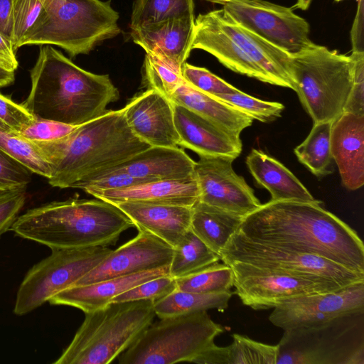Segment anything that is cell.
<instances>
[{"instance_id": "cell-11", "label": "cell", "mask_w": 364, "mask_h": 364, "mask_svg": "<svg viewBox=\"0 0 364 364\" xmlns=\"http://www.w3.org/2000/svg\"><path fill=\"white\" fill-rule=\"evenodd\" d=\"M26 273L16 293L14 313L26 315L59 292L73 287L112 250L107 247L51 249Z\"/></svg>"}, {"instance_id": "cell-46", "label": "cell", "mask_w": 364, "mask_h": 364, "mask_svg": "<svg viewBox=\"0 0 364 364\" xmlns=\"http://www.w3.org/2000/svg\"><path fill=\"white\" fill-rule=\"evenodd\" d=\"M35 117L21 105L0 92V122L14 132H18Z\"/></svg>"}, {"instance_id": "cell-2", "label": "cell", "mask_w": 364, "mask_h": 364, "mask_svg": "<svg viewBox=\"0 0 364 364\" xmlns=\"http://www.w3.org/2000/svg\"><path fill=\"white\" fill-rule=\"evenodd\" d=\"M30 77V92L21 104L38 119L80 125L119 98L108 75L83 70L50 45L41 47Z\"/></svg>"}, {"instance_id": "cell-1", "label": "cell", "mask_w": 364, "mask_h": 364, "mask_svg": "<svg viewBox=\"0 0 364 364\" xmlns=\"http://www.w3.org/2000/svg\"><path fill=\"white\" fill-rule=\"evenodd\" d=\"M319 200H269L246 215L237 232L264 245L320 256L364 274L357 232Z\"/></svg>"}, {"instance_id": "cell-51", "label": "cell", "mask_w": 364, "mask_h": 364, "mask_svg": "<svg viewBox=\"0 0 364 364\" xmlns=\"http://www.w3.org/2000/svg\"><path fill=\"white\" fill-rule=\"evenodd\" d=\"M312 0H297L296 4L291 8L306 10L309 9Z\"/></svg>"}, {"instance_id": "cell-38", "label": "cell", "mask_w": 364, "mask_h": 364, "mask_svg": "<svg viewBox=\"0 0 364 364\" xmlns=\"http://www.w3.org/2000/svg\"><path fill=\"white\" fill-rule=\"evenodd\" d=\"M50 0H12V43L16 51Z\"/></svg>"}, {"instance_id": "cell-29", "label": "cell", "mask_w": 364, "mask_h": 364, "mask_svg": "<svg viewBox=\"0 0 364 364\" xmlns=\"http://www.w3.org/2000/svg\"><path fill=\"white\" fill-rule=\"evenodd\" d=\"M232 342L225 347L213 343L191 363L198 364H276L277 346L254 341L235 333Z\"/></svg>"}, {"instance_id": "cell-43", "label": "cell", "mask_w": 364, "mask_h": 364, "mask_svg": "<svg viewBox=\"0 0 364 364\" xmlns=\"http://www.w3.org/2000/svg\"><path fill=\"white\" fill-rule=\"evenodd\" d=\"M32 172L0 149V190L27 187Z\"/></svg>"}, {"instance_id": "cell-7", "label": "cell", "mask_w": 364, "mask_h": 364, "mask_svg": "<svg viewBox=\"0 0 364 364\" xmlns=\"http://www.w3.org/2000/svg\"><path fill=\"white\" fill-rule=\"evenodd\" d=\"M118 20L110 0H50L20 47L57 46L75 58L117 36Z\"/></svg>"}, {"instance_id": "cell-12", "label": "cell", "mask_w": 364, "mask_h": 364, "mask_svg": "<svg viewBox=\"0 0 364 364\" xmlns=\"http://www.w3.org/2000/svg\"><path fill=\"white\" fill-rule=\"evenodd\" d=\"M220 259L224 263L240 262L295 277L331 282L341 287L364 282V274L326 258L256 242L237 231L221 250Z\"/></svg>"}, {"instance_id": "cell-13", "label": "cell", "mask_w": 364, "mask_h": 364, "mask_svg": "<svg viewBox=\"0 0 364 364\" xmlns=\"http://www.w3.org/2000/svg\"><path fill=\"white\" fill-rule=\"evenodd\" d=\"M233 272L235 294L243 304L255 310L274 309L299 296L330 292L346 287L284 272L257 267L240 262H228Z\"/></svg>"}, {"instance_id": "cell-42", "label": "cell", "mask_w": 364, "mask_h": 364, "mask_svg": "<svg viewBox=\"0 0 364 364\" xmlns=\"http://www.w3.org/2000/svg\"><path fill=\"white\" fill-rule=\"evenodd\" d=\"M77 126L35 117L17 133L34 141L50 142L66 136Z\"/></svg>"}, {"instance_id": "cell-18", "label": "cell", "mask_w": 364, "mask_h": 364, "mask_svg": "<svg viewBox=\"0 0 364 364\" xmlns=\"http://www.w3.org/2000/svg\"><path fill=\"white\" fill-rule=\"evenodd\" d=\"M127 122L132 132L151 146H178L173 104L153 90L135 95L124 107Z\"/></svg>"}, {"instance_id": "cell-41", "label": "cell", "mask_w": 364, "mask_h": 364, "mask_svg": "<svg viewBox=\"0 0 364 364\" xmlns=\"http://www.w3.org/2000/svg\"><path fill=\"white\" fill-rule=\"evenodd\" d=\"M144 183L146 182L132 176L123 170L110 168L92 177L77 181L71 188L82 189L90 193L92 191L119 189Z\"/></svg>"}, {"instance_id": "cell-5", "label": "cell", "mask_w": 364, "mask_h": 364, "mask_svg": "<svg viewBox=\"0 0 364 364\" xmlns=\"http://www.w3.org/2000/svg\"><path fill=\"white\" fill-rule=\"evenodd\" d=\"M205 50L237 73L280 87L290 80L291 55L235 21L223 8L195 18L191 50Z\"/></svg>"}, {"instance_id": "cell-34", "label": "cell", "mask_w": 364, "mask_h": 364, "mask_svg": "<svg viewBox=\"0 0 364 364\" xmlns=\"http://www.w3.org/2000/svg\"><path fill=\"white\" fill-rule=\"evenodd\" d=\"M0 149L24 165L33 173L47 179L51 176L50 166L37 144L1 125Z\"/></svg>"}, {"instance_id": "cell-16", "label": "cell", "mask_w": 364, "mask_h": 364, "mask_svg": "<svg viewBox=\"0 0 364 364\" xmlns=\"http://www.w3.org/2000/svg\"><path fill=\"white\" fill-rule=\"evenodd\" d=\"M234 160L220 156H199L195 164L198 200L245 218L262 203L244 178L234 171Z\"/></svg>"}, {"instance_id": "cell-20", "label": "cell", "mask_w": 364, "mask_h": 364, "mask_svg": "<svg viewBox=\"0 0 364 364\" xmlns=\"http://www.w3.org/2000/svg\"><path fill=\"white\" fill-rule=\"evenodd\" d=\"M173 104L175 127L178 146L198 156H220L237 158L242 149L240 136L231 134L198 113Z\"/></svg>"}, {"instance_id": "cell-36", "label": "cell", "mask_w": 364, "mask_h": 364, "mask_svg": "<svg viewBox=\"0 0 364 364\" xmlns=\"http://www.w3.org/2000/svg\"><path fill=\"white\" fill-rule=\"evenodd\" d=\"M214 97L262 122L274 121L281 117L284 109V105L280 102L262 100L240 90L233 93L220 95Z\"/></svg>"}, {"instance_id": "cell-48", "label": "cell", "mask_w": 364, "mask_h": 364, "mask_svg": "<svg viewBox=\"0 0 364 364\" xmlns=\"http://www.w3.org/2000/svg\"><path fill=\"white\" fill-rule=\"evenodd\" d=\"M0 32L12 41L13 4L12 0H0Z\"/></svg>"}, {"instance_id": "cell-30", "label": "cell", "mask_w": 364, "mask_h": 364, "mask_svg": "<svg viewBox=\"0 0 364 364\" xmlns=\"http://www.w3.org/2000/svg\"><path fill=\"white\" fill-rule=\"evenodd\" d=\"M232 295L230 290L214 293H195L176 289L154 302L155 314L160 318L181 314L217 309L223 311L228 307Z\"/></svg>"}, {"instance_id": "cell-35", "label": "cell", "mask_w": 364, "mask_h": 364, "mask_svg": "<svg viewBox=\"0 0 364 364\" xmlns=\"http://www.w3.org/2000/svg\"><path fill=\"white\" fill-rule=\"evenodd\" d=\"M176 281L177 289L181 291L214 293L230 290L234 277L230 266L217 262Z\"/></svg>"}, {"instance_id": "cell-47", "label": "cell", "mask_w": 364, "mask_h": 364, "mask_svg": "<svg viewBox=\"0 0 364 364\" xmlns=\"http://www.w3.org/2000/svg\"><path fill=\"white\" fill-rule=\"evenodd\" d=\"M363 0L358 1L357 12L350 32L352 52L363 50Z\"/></svg>"}, {"instance_id": "cell-8", "label": "cell", "mask_w": 364, "mask_h": 364, "mask_svg": "<svg viewBox=\"0 0 364 364\" xmlns=\"http://www.w3.org/2000/svg\"><path fill=\"white\" fill-rule=\"evenodd\" d=\"M293 90L314 124L333 122L343 112L353 77L350 55L315 44L291 55Z\"/></svg>"}, {"instance_id": "cell-49", "label": "cell", "mask_w": 364, "mask_h": 364, "mask_svg": "<svg viewBox=\"0 0 364 364\" xmlns=\"http://www.w3.org/2000/svg\"><path fill=\"white\" fill-rule=\"evenodd\" d=\"M15 52L11 40L0 32V60L16 70L18 67V62Z\"/></svg>"}, {"instance_id": "cell-31", "label": "cell", "mask_w": 364, "mask_h": 364, "mask_svg": "<svg viewBox=\"0 0 364 364\" xmlns=\"http://www.w3.org/2000/svg\"><path fill=\"white\" fill-rule=\"evenodd\" d=\"M332 124L331 122L314 124L307 137L294 149L298 160L317 177L331 173Z\"/></svg>"}, {"instance_id": "cell-6", "label": "cell", "mask_w": 364, "mask_h": 364, "mask_svg": "<svg viewBox=\"0 0 364 364\" xmlns=\"http://www.w3.org/2000/svg\"><path fill=\"white\" fill-rule=\"evenodd\" d=\"M154 301L110 302L86 313L73 340L54 364H109L152 323Z\"/></svg>"}, {"instance_id": "cell-53", "label": "cell", "mask_w": 364, "mask_h": 364, "mask_svg": "<svg viewBox=\"0 0 364 364\" xmlns=\"http://www.w3.org/2000/svg\"><path fill=\"white\" fill-rule=\"evenodd\" d=\"M341 1H343V0H335V1H337V2Z\"/></svg>"}, {"instance_id": "cell-10", "label": "cell", "mask_w": 364, "mask_h": 364, "mask_svg": "<svg viewBox=\"0 0 364 364\" xmlns=\"http://www.w3.org/2000/svg\"><path fill=\"white\" fill-rule=\"evenodd\" d=\"M224 328L207 311L168 316L151 323L118 356L119 364H172L192 360Z\"/></svg>"}, {"instance_id": "cell-9", "label": "cell", "mask_w": 364, "mask_h": 364, "mask_svg": "<svg viewBox=\"0 0 364 364\" xmlns=\"http://www.w3.org/2000/svg\"><path fill=\"white\" fill-rule=\"evenodd\" d=\"M284 331L276 364H364V310Z\"/></svg>"}, {"instance_id": "cell-25", "label": "cell", "mask_w": 364, "mask_h": 364, "mask_svg": "<svg viewBox=\"0 0 364 364\" xmlns=\"http://www.w3.org/2000/svg\"><path fill=\"white\" fill-rule=\"evenodd\" d=\"M195 164L196 161L178 146H149L111 168L123 170L146 183L193 176Z\"/></svg>"}, {"instance_id": "cell-52", "label": "cell", "mask_w": 364, "mask_h": 364, "mask_svg": "<svg viewBox=\"0 0 364 364\" xmlns=\"http://www.w3.org/2000/svg\"><path fill=\"white\" fill-rule=\"evenodd\" d=\"M207 1L224 5L228 0H207Z\"/></svg>"}, {"instance_id": "cell-27", "label": "cell", "mask_w": 364, "mask_h": 364, "mask_svg": "<svg viewBox=\"0 0 364 364\" xmlns=\"http://www.w3.org/2000/svg\"><path fill=\"white\" fill-rule=\"evenodd\" d=\"M170 100L205 117L225 132L240 136L251 126L253 119L234 107L189 85L184 80Z\"/></svg>"}, {"instance_id": "cell-23", "label": "cell", "mask_w": 364, "mask_h": 364, "mask_svg": "<svg viewBox=\"0 0 364 364\" xmlns=\"http://www.w3.org/2000/svg\"><path fill=\"white\" fill-rule=\"evenodd\" d=\"M89 194L112 204L139 202L192 207L199 199L200 189L194 175L183 179L151 181Z\"/></svg>"}, {"instance_id": "cell-19", "label": "cell", "mask_w": 364, "mask_h": 364, "mask_svg": "<svg viewBox=\"0 0 364 364\" xmlns=\"http://www.w3.org/2000/svg\"><path fill=\"white\" fill-rule=\"evenodd\" d=\"M194 24V15H191L132 29L131 36L146 53L181 73L192 50Z\"/></svg>"}, {"instance_id": "cell-45", "label": "cell", "mask_w": 364, "mask_h": 364, "mask_svg": "<svg viewBox=\"0 0 364 364\" xmlns=\"http://www.w3.org/2000/svg\"><path fill=\"white\" fill-rule=\"evenodd\" d=\"M353 77L344 112L364 115V52H352Z\"/></svg>"}, {"instance_id": "cell-15", "label": "cell", "mask_w": 364, "mask_h": 364, "mask_svg": "<svg viewBox=\"0 0 364 364\" xmlns=\"http://www.w3.org/2000/svg\"><path fill=\"white\" fill-rule=\"evenodd\" d=\"M364 310V282L338 290L288 299L274 308L269 321L284 331L318 324Z\"/></svg>"}, {"instance_id": "cell-37", "label": "cell", "mask_w": 364, "mask_h": 364, "mask_svg": "<svg viewBox=\"0 0 364 364\" xmlns=\"http://www.w3.org/2000/svg\"><path fill=\"white\" fill-rule=\"evenodd\" d=\"M183 80L181 73L156 56L146 53L143 64V81L147 89L155 90L170 100Z\"/></svg>"}, {"instance_id": "cell-50", "label": "cell", "mask_w": 364, "mask_h": 364, "mask_svg": "<svg viewBox=\"0 0 364 364\" xmlns=\"http://www.w3.org/2000/svg\"><path fill=\"white\" fill-rule=\"evenodd\" d=\"M14 80L15 70L0 60V89L13 84Z\"/></svg>"}, {"instance_id": "cell-32", "label": "cell", "mask_w": 364, "mask_h": 364, "mask_svg": "<svg viewBox=\"0 0 364 364\" xmlns=\"http://www.w3.org/2000/svg\"><path fill=\"white\" fill-rule=\"evenodd\" d=\"M220 260L190 229L173 247L169 275L175 279L191 274Z\"/></svg>"}, {"instance_id": "cell-21", "label": "cell", "mask_w": 364, "mask_h": 364, "mask_svg": "<svg viewBox=\"0 0 364 364\" xmlns=\"http://www.w3.org/2000/svg\"><path fill=\"white\" fill-rule=\"evenodd\" d=\"M331 150L343 185L355 191L364 183V115L343 112L331 127Z\"/></svg>"}, {"instance_id": "cell-28", "label": "cell", "mask_w": 364, "mask_h": 364, "mask_svg": "<svg viewBox=\"0 0 364 364\" xmlns=\"http://www.w3.org/2000/svg\"><path fill=\"white\" fill-rule=\"evenodd\" d=\"M191 230L220 256L244 217L198 200L192 207Z\"/></svg>"}, {"instance_id": "cell-40", "label": "cell", "mask_w": 364, "mask_h": 364, "mask_svg": "<svg viewBox=\"0 0 364 364\" xmlns=\"http://www.w3.org/2000/svg\"><path fill=\"white\" fill-rule=\"evenodd\" d=\"M177 289L176 279L170 275L146 281L116 296L111 302L151 300L154 302Z\"/></svg>"}, {"instance_id": "cell-54", "label": "cell", "mask_w": 364, "mask_h": 364, "mask_svg": "<svg viewBox=\"0 0 364 364\" xmlns=\"http://www.w3.org/2000/svg\"><path fill=\"white\" fill-rule=\"evenodd\" d=\"M0 125L3 126L1 122H0Z\"/></svg>"}, {"instance_id": "cell-24", "label": "cell", "mask_w": 364, "mask_h": 364, "mask_svg": "<svg viewBox=\"0 0 364 364\" xmlns=\"http://www.w3.org/2000/svg\"><path fill=\"white\" fill-rule=\"evenodd\" d=\"M166 275H169V267L74 286L59 292L48 302L77 308L86 314L105 306L114 297L138 284Z\"/></svg>"}, {"instance_id": "cell-4", "label": "cell", "mask_w": 364, "mask_h": 364, "mask_svg": "<svg viewBox=\"0 0 364 364\" xmlns=\"http://www.w3.org/2000/svg\"><path fill=\"white\" fill-rule=\"evenodd\" d=\"M133 226L114 204L98 198H70L28 210L11 230L50 249H68L114 245Z\"/></svg>"}, {"instance_id": "cell-14", "label": "cell", "mask_w": 364, "mask_h": 364, "mask_svg": "<svg viewBox=\"0 0 364 364\" xmlns=\"http://www.w3.org/2000/svg\"><path fill=\"white\" fill-rule=\"evenodd\" d=\"M223 6L238 23L290 55L314 43L309 23L291 8L265 0H228Z\"/></svg>"}, {"instance_id": "cell-3", "label": "cell", "mask_w": 364, "mask_h": 364, "mask_svg": "<svg viewBox=\"0 0 364 364\" xmlns=\"http://www.w3.org/2000/svg\"><path fill=\"white\" fill-rule=\"evenodd\" d=\"M35 142L51 168L48 183L60 188H71L151 146L132 132L124 108L107 110L57 141Z\"/></svg>"}, {"instance_id": "cell-22", "label": "cell", "mask_w": 364, "mask_h": 364, "mask_svg": "<svg viewBox=\"0 0 364 364\" xmlns=\"http://www.w3.org/2000/svg\"><path fill=\"white\" fill-rule=\"evenodd\" d=\"M138 230L159 237L172 247L191 229V207L139 202L114 203Z\"/></svg>"}, {"instance_id": "cell-33", "label": "cell", "mask_w": 364, "mask_h": 364, "mask_svg": "<svg viewBox=\"0 0 364 364\" xmlns=\"http://www.w3.org/2000/svg\"><path fill=\"white\" fill-rule=\"evenodd\" d=\"M191 15H194L193 0H136L130 26L134 29Z\"/></svg>"}, {"instance_id": "cell-26", "label": "cell", "mask_w": 364, "mask_h": 364, "mask_svg": "<svg viewBox=\"0 0 364 364\" xmlns=\"http://www.w3.org/2000/svg\"><path fill=\"white\" fill-rule=\"evenodd\" d=\"M246 165L257 183L269 192L271 200H316L291 171L262 151L252 149Z\"/></svg>"}, {"instance_id": "cell-39", "label": "cell", "mask_w": 364, "mask_h": 364, "mask_svg": "<svg viewBox=\"0 0 364 364\" xmlns=\"http://www.w3.org/2000/svg\"><path fill=\"white\" fill-rule=\"evenodd\" d=\"M181 75L189 85L213 97L230 94L238 90L206 68L194 66L186 62L181 68Z\"/></svg>"}, {"instance_id": "cell-17", "label": "cell", "mask_w": 364, "mask_h": 364, "mask_svg": "<svg viewBox=\"0 0 364 364\" xmlns=\"http://www.w3.org/2000/svg\"><path fill=\"white\" fill-rule=\"evenodd\" d=\"M173 252L170 245L145 230L113 250L74 286L169 267ZM73 286V287H74Z\"/></svg>"}, {"instance_id": "cell-44", "label": "cell", "mask_w": 364, "mask_h": 364, "mask_svg": "<svg viewBox=\"0 0 364 364\" xmlns=\"http://www.w3.org/2000/svg\"><path fill=\"white\" fill-rule=\"evenodd\" d=\"M26 188L0 190V237L11 228L26 200Z\"/></svg>"}]
</instances>
